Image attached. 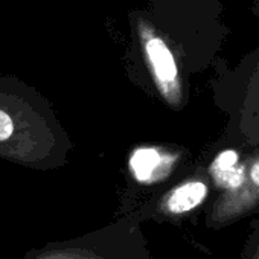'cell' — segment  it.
I'll return each mask as SVG.
<instances>
[{
	"label": "cell",
	"instance_id": "1",
	"mask_svg": "<svg viewBox=\"0 0 259 259\" xmlns=\"http://www.w3.org/2000/svg\"><path fill=\"white\" fill-rule=\"evenodd\" d=\"M22 259H153L141 221L133 215L76 238L51 241Z\"/></svg>",
	"mask_w": 259,
	"mask_h": 259
},
{
	"label": "cell",
	"instance_id": "2",
	"mask_svg": "<svg viewBox=\"0 0 259 259\" xmlns=\"http://www.w3.org/2000/svg\"><path fill=\"white\" fill-rule=\"evenodd\" d=\"M242 172L236 185L220 191L206 210V227L221 230L259 213V150L241 159Z\"/></svg>",
	"mask_w": 259,
	"mask_h": 259
},
{
	"label": "cell",
	"instance_id": "3",
	"mask_svg": "<svg viewBox=\"0 0 259 259\" xmlns=\"http://www.w3.org/2000/svg\"><path fill=\"white\" fill-rule=\"evenodd\" d=\"M210 185L212 180L209 174L186 179L163 194L154 206H147L142 210L133 213V217L141 223L151 218L162 223L180 224L207 200L210 194Z\"/></svg>",
	"mask_w": 259,
	"mask_h": 259
},
{
	"label": "cell",
	"instance_id": "4",
	"mask_svg": "<svg viewBox=\"0 0 259 259\" xmlns=\"http://www.w3.org/2000/svg\"><path fill=\"white\" fill-rule=\"evenodd\" d=\"M233 110L235 139L253 148L259 145V52L250 63Z\"/></svg>",
	"mask_w": 259,
	"mask_h": 259
},
{
	"label": "cell",
	"instance_id": "5",
	"mask_svg": "<svg viewBox=\"0 0 259 259\" xmlns=\"http://www.w3.org/2000/svg\"><path fill=\"white\" fill-rule=\"evenodd\" d=\"M145 52L150 60L151 69L156 75L157 84L160 85L166 98H179V70L171 49L159 37H150L145 40Z\"/></svg>",
	"mask_w": 259,
	"mask_h": 259
},
{
	"label": "cell",
	"instance_id": "6",
	"mask_svg": "<svg viewBox=\"0 0 259 259\" xmlns=\"http://www.w3.org/2000/svg\"><path fill=\"white\" fill-rule=\"evenodd\" d=\"M172 165V157L154 148H139L130 159V169L133 172V177L142 185H153L166 179Z\"/></svg>",
	"mask_w": 259,
	"mask_h": 259
},
{
	"label": "cell",
	"instance_id": "7",
	"mask_svg": "<svg viewBox=\"0 0 259 259\" xmlns=\"http://www.w3.org/2000/svg\"><path fill=\"white\" fill-rule=\"evenodd\" d=\"M239 259H259V213L253 215Z\"/></svg>",
	"mask_w": 259,
	"mask_h": 259
},
{
	"label": "cell",
	"instance_id": "8",
	"mask_svg": "<svg viewBox=\"0 0 259 259\" xmlns=\"http://www.w3.org/2000/svg\"><path fill=\"white\" fill-rule=\"evenodd\" d=\"M13 130H14L13 119L4 110H0V142L7 141L13 135Z\"/></svg>",
	"mask_w": 259,
	"mask_h": 259
}]
</instances>
